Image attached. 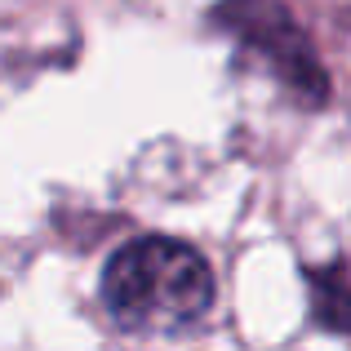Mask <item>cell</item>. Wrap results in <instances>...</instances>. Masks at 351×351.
Wrapping results in <instances>:
<instances>
[{
	"mask_svg": "<svg viewBox=\"0 0 351 351\" xmlns=\"http://www.w3.org/2000/svg\"><path fill=\"white\" fill-rule=\"evenodd\" d=\"M209 23L227 32L240 49L267 62L276 80L298 98L302 107H325L329 103V71L320 53L311 49L307 32L280 0H218L209 9Z\"/></svg>",
	"mask_w": 351,
	"mask_h": 351,
	"instance_id": "cell-2",
	"label": "cell"
},
{
	"mask_svg": "<svg viewBox=\"0 0 351 351\" xmlns=\"http://www.w3.org/2000/svg\"><path fill=\"white\" fill-rule=\"evenodd\" d=\"M311 320L329 334H351V276L343 267H311L307 271Z\"/></svg>",
	"mask_w": 351,
	"mask_h": 351,
	"instance_id": "cell-3",
	"label": "cell"
},
{
	"mask_svg": "<svg viewBox=\"0 0 351 351\" xmlns=\"http://www.w3.org/2000/svg\"><path fill=\"white\" fill-rule=\"evenodd\" d=\"M98 293L120 329L169 334L214 311L218 280L196 245L173 236H138L107 258Z\"/></svg>",
	"mask_w": 351,
	"mask_h": 351,
	"instance_id": "cell-1",
	"label": "cell"
}]
</instances>
